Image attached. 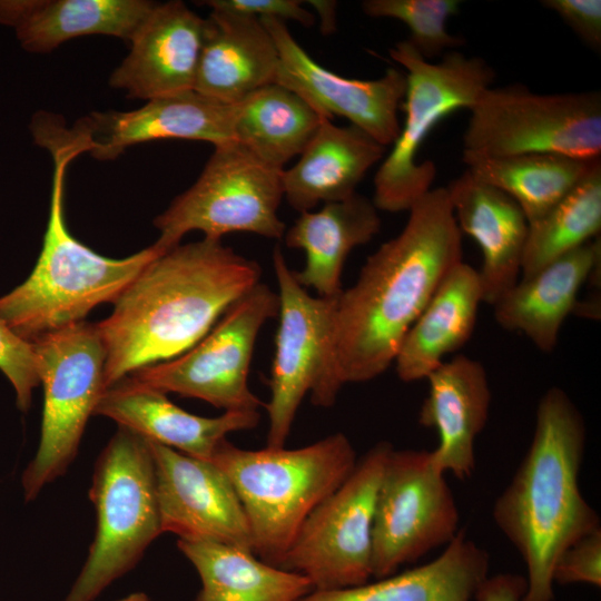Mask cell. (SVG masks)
I'll use <instances>...</instances> for the list:
<instances>
[{"instance_id":"8","label":"cell","mask_w":601,"mask_h":601,"mask_svg":"<svg viewBox=\"0 0 601 601\" xmlns=\"http://www.w3.org/2000/svg\"><path fill=\"white\" fill-rule=\"evenodd\" d=\"M469 111L462 157L601 158L600 91L538 93L520 83L491 86Z\"/></svg>"},{"instance_id":"19","label":"cell","mask_w":601,"mask_h":601,"mask_svg":"<svg viewBox=\"0 0 601 601\" xmlns=\"http://www.w3.org/2000/svg\"><path fill=\"white\" fill-rule=\"evenodd\" d=\"M95 415L189 456L211 461L227 435L255 428L259 411H227L216 417L191 414L174 404L166 393L134 377H125L101 394Z\"/></svg>"},{"instance_id":"15","label":"cell","mask_w":601,"mask_h":601,"mask_svg":"<svg viewBox=\"0 0 601 601\" xmlns=\"http://www.w3.org/2000/svg\"><path fill=\"white\" fill-rule=\"evenodd\" d=\"M260 21L278 50L277 83L296 92L322 116L346 118L386 148L395 141L406 91L404 70L391 67L373 80L341 76L316 62L295 40L286 22L274 18Z\"/></svg>"},{"instance_id":"16","label":"cell","mask_w":601,"mask_h":601,"mask_svg":"<svg viewBox=\"0 0 601 601\" xmlns=\"http://www.w3.org/2000/svg\"><path fill=\"white\" fill-rule=\"evenodd\" d=\"M147 442L162 533L254 552L246 513L227 475L210 461Z\"/></svg>"},{"instance_id":"4","label":"cell","mask_w":601,"mask_h":601,"mask_svg":"<svg viewBox=\"0 0 601 601\" xmlns=\"http://www.w3.org/2000/svg\"><path fill=\"white\" fill-rule=\"evenodd\" d=\"M33 139L53 162L47 229L29 277L0 297V319L29 342L85 321L100 304L114 303L152 259L166 253L152 244L128 257L109 258L77 240L66 225L63 191L67 168L81 152L50 131Z\"/></svg>"},{"instance_id":"26","label":"cell","mask_w":601,"mask_h":601,"mask_svg":"<svg viewBox=\"0 0 601 601\" xmlns=\"http://www.w3.org/2000/svg\"><path fill=\"white\" fill-rule=\"evenodd\" d=\"M381 229L378 209L365 196L355 194L344 200L324 204L321 209L300 213L285 230L288 248L305 253V265L294 276L304 288L319 297L342 293V273L349 253L372 240Z\"/></svg>"},{"instance_id":"28","label":"cell","mask_w":601,"mask_h":601,"mask_svg":"<svg viewBox=\"0 0 601 601\" xmlns=\"http://www.w3.org/2000/svg\"><path fill=\"white\" fill-rule=\"evenodd\" d=\"M485 549L460 530L428 563L375 579L372 583L335 590H313L299 601H474L489 577Z\"/></svg>"},{"instance_id":"25","label":"cell","mask_w":601,"mask_h":601,"mask_svg":"<svg viewBox=\"0 0 601 601\" xmlns=\"http://www.w3.org/2000/svg\"><path fill=\"white\" fill-rule=\"evenodd\" d=\"M155 4L148 0H0V23L14 29L24 50L43 53L81 36L130 41Z\"/></svg>"},{"instance_id":"40","label":"cell","mask_w":601,"mask_h":601,"mask_svg":"<svg viewBox=\"0 0 601 601\" xmlns=\"http://www.w3.org/2000/svg\"><path fill=\"white\" fill-rule=\"evenodd\" d=\"M118 601H151V599L142 592H135V593L128 594L127 597Z\"/></svg>"},{"instance_id":"27","label":"cell","mask_w":601,"mask_h":601,"mask_svg":"<svg viewBox=\"0 0 601 601\" xmlns=\"http://www.w3.org/2000/svg\"><path fill=\"white\" fill-rule=\"evenodd\" d=\"M483 293L479 273L463 260L441 282L406 333L394 359L403 382L426 380L444 356L460 349L475 327Z\"/></svg>"},{"instance_id":"18","label":"cell","mask_w":601,"mask_h":601,"mask_svg":"<svg viewBox=\"0 0 601 601\" xmlns=\"http://www.w3.org/2000/svg\"><path fill=\"white\" fill-rule=\"evenodd\" d=\"M204 30L205 18L183 1L156 2L109 85L144 100L194 90Z\"/></svg>"},{"instance_id":"22","label":"cell","mask_w":601,"mask_h":601,"mask_svg":"<svg viewBox=\"0 0 601 601\" xmlns=\"http://www.w3.org/2000/svg\"><path fill=\"white\" fill-rule=\"evenodd\" d=\"M279 56L260 19L231 11L210 10L194 90L235 104L276 82Z\"/></svg>"},{"instance_id":"20","label":"cell","mask_w":601,"mask_h":601,"mask_svg":"<svg viewBox=\"0 0 601 601\" xmlns=\"http://www.w3.org/2000/svg\"><path fill=\"white\" fill-rule=\"evenodd\" d=\"M461 233L482 252L479 273L483 303L494 305L520 279L529 223L503 190L465 169L445 187Z\"/></svg>"},{"instance_id":"34","label":"cell","mask_w":601,"mask_h":601,"mask_svg":"<svg viewBox=\"0 0 601 601\" xmlns=\"http://www.w3.org/2000/svg\"><path fill=\"white\" fill-rule=\"evenodd\" d=\"M0 371L16 392L17 406L27 411L35 388L40 384L38 362L32 343L17 335L0 319Z\"/></svg>"},{"instance_id":"2","label":"cell","mask_w":601,"mask_h":601,"mask_svg":"<svg viewBox=\"0 0 601 601\" xmlns=\"http://www.w3.org/2000/svg\"><path fill=\"white\" fill-rule=\"evenodd\" d=\"M459 229L445 187L432 188L410 209L398 235L363 265L337 297L335 348L343 384L383 374L432 295L462 262Z\"/></svg>"},{"instance_id":"13","label":"cell","mask_w":601,"mask_h":601,"mask_svg":"<svg viewBox=\"0 0 601 601\" xmlns=\"http://www.w3.org/2000/svg\"><path fill=\"white\" fill-rule=\"evenodd\" d=\"M277 293L258 283L233 304L211 329L185 353L142 367L131 377L162 393L203 400L227 411H258L248 385L257 336L278 316Z\"/></svg>"},{"instance_id":"35","label":"cell","mask_w":601,"mask_h":601,"mask_svg":"<svg viewBox=\"0 0 601 601\" xmlns=\"http://www.w3.org/2000/svg\"><path fill=\"white\" fill-rule=\"evenodd\" d=\"M553 583L601 587V528L568 546L556 559Z\"/></svg>"},{"instance_id":"30","label":"cell","mask_w":601,"mask_h":601,"mask_svg":"<svg viewBox=\"0 0 601 601\" xmlns=\"http://www.w3.org/2000/svg\"><path fill=\"white\" fill-rule=\"evenodd\" d=\"M233 107L234 141L280 170L300 155L326 118L277 82L255 90Z\"/></svg>"},{"instance_id":"38","label":"cell","mask_w":601,"mask_h":601,"mask_svg":"<svg viewBox=\"0 0 601 601\" xmlns=\"http://www.w3.org/2000/svg\"><path fill=\"white\" fill-rule=\"evenodd\" d=\"M526 591V579L515 573L489 575L475 593L474 601H521Z\"/></svg>"},{"instance_id":"33","label":"cell","mask_w":601,"mask_h":601,"mask_svg":"<svg viewBox=\"0 0 601 601\" xmlns=\"http://www.w3.org/2000/svg\"><path fill=\"white\" fill-rule=\"evenodd\" d=\"M460 7L459 0H364L361 3L368 17L403 22L411 33L407 40L428 61L465 43L446 27Z\"/></svg>"},{"instance_id":"3","label":"cell","mask_w":601,"mask_h":601,"mask_svg":"<svg viewBox=\"0 0 601 601\" xmlns=\"http://www.w3.org/2000/svg\"><path fill=\"white\" fill-rule=\"evenodd\" d=\"M585 440L579 408L562 388H549L538 404L528 452L492 511L496 526L526 568L521 601H553L556 559L601 528L579 485Z\"/></svg>"},{"instance_id":"1","label":"cell","mask_w":601,"mask_h":601,"mask_svg":"<svg viewBox=\"0 0 601 601\" xmlns=\"http://www.w3.org/2000/svg\"><path fill=\"white\" fill-rule=\"evenodd\" d=\"M260 276L257 262L221 239L204 237L157 256L97 323L106 349L105 387L185 353Z\"/></svg>"},{"instance_id":"31","label":"cell","mask_w":601,"mask_h":601,"mask_svg":"<svg viewBox=\"0 0 601 601\" xmlns=\"http://www.w3.org/2000/svg\"><path fill=\"white\" fill-rule=\"evenodd\" d=\"M466 169L503 190L521 207L529 225L541 219L601 160L558 154L462 157Z\"/></svg>"},{"instance_id":"23","label":"cell","mask_w":601,"mask_h":601,"mask_svg":"<svg viewBox=\"0 0 601 601\" xmlns=\"http://www.w3.org/2000/svg\"><path fill=\"white\" fill-rule=\"evenodd\" d=\"M597 237L519 282L494 305L496 323L519 332L540 351L552 352L565 318L575 311L580 289L600 268Z\"/></svg>"},{"instance_id":"17","label":"cell","mask_w":601,"mask_h":601,"mask_svg":"<svg viewBox=\"0 0 601 601\" xmlns=\"http://www.w3.org/2000/svg\"><path fill=\"white\" fill-rule=\"evenodd\" d=\"M70 137L100 160L127 147L162 139L234 141V107L195 90L147 100L130 111L92 112L68 128Z\"/></svg>"},{"instance_id":"11","label":"cell","mask_w":601,"mask_h":601,"mask_svg":"<svg viewBox=\"0 0 601 601\" xmlns=\"http://www.w3.org/2000/svg\"><path fill=\"white\" fill-rule=\"evenodd\" d=\"M282 171L235 141L215 146L197 180L155 218V245L167 252L193 230L210 239L229 233L283 238Z\"/></svg>"},{"instance_id":"32","label":"cell","mask_w":601,"mask_h":601,"mask_svg":"<svg viewBox=\"0 0 601 601\" xmlns=\"http://www.w3.org/2000/svg\"><path fill=\"white\" fill-rule=\"evenodd\" d=\"M601 160L541 219L529 225L521 278L599 237Z\"/></svg>"},{"instance_id":"21","label":"cell","mask_w":601,"mask_h":601,"mask_svg":"<svg viewBox=\"0 0 601 601\" xmlns=\"http://www.w3.org/2000/svg\"><path fill=\"white\" fill-rule=\"evenodd\" d=\"M426 380L428 393L418 423L440 435L439 445L431 451L433 464L464 481L475 470V440L489 418L492 397L485 368L459 355L443 362Z\"/></svg>"},{"instance_id":"39","label":"cell","mask_w":601,"mask_h":601,"mask_svg":"<svg viewBox=\"0 0 601 601\" xmlns=\"http://www.w3.org/2000/svg\"><path fill=\"white\" fill-rule=\"evenodd\" d=\"M313 8L319 19V31L327 36L336 31L337 7L334 0H309L305 1Z\"/></svg>"},{"instance_id":"7","label":"cell","mask_w":601,"mask_h":601,"mask_svg":"<svg viewBox=\"0 0 601 601\" xmlns=\"http://www.w3.org/2000/svg\"><path fill=\"white\" fill-rule=\"evenodd\" d=\"M89 497L96 532L87 560L63 601H92L130 571L162 533L148 442L119 426L99 454Z\"/></svg>"},{"instance_id":"24","label":"cell","mask_w":601,"mask_h":601,"mask_svg":"<svg viewBox=\"0 0 601 601\" xmlns=\"http://www.w3.org/2000/svg\"><path fill=\"white\" fill-rule=\"evenodd\" d=\"M323 118L295 165L282 171L284 198L299 213L356 194L367 171L382 161L386 147L362 129Z\"/></svg>"},{"instance_id":"6","label":"cell","mask_w":601,"mask_h":601,"mask_svg":"<svg viewBox=\"0 0 601 601\" xmlns=\"http://www.w3.org/2000/svg\"><path fill=\"white\" fill-rule=\"evenodd\" d=\"M388 53L406 76L401 105L404 121L376 170L372 201L378 210L400 213L408 211L431 190L436 177L432 160H417L424 140L446 116L469 110L491 87L495 72L483 58L459 50L447 51L437 62L428 61L407 39L397 41Z\"/></svg>"},{"instance_id":"9","label":"cell","mask_w":601,"mask_h":601,"mask_svg":"<svg viewBox=\"0 0 601 601\" xmlns=\"http://www.w3.org/2000/svg\"><path fill=\"white\" fill-rule=\"evenodd\" d=\"M31 343L45 401L38 450L21 475L26 502L35 500L72 463L106 390V349L97 324L82 321Z\"/></svg>"},{"instance_id":"37","label":"cell","mask_w":601,"mask_h":601,"mask_svg":"<svg viewBox=\"0 0 601 601\" xmlns=\"http://www.w3.org/2000/svg\"><path fill=\"white\" fill-rule=\"evenodd\" d=\"M210 10L231 11L249 17L274 18L286 22L293 20L304 27H312L316 17L304 8L299 0H207L200 2Z\"/></svg>"},{"instance_id":"29","label":"cell","mask_w":601,"mask_h":601,"mask_svg":"<svg viewBox=\"0 0 601 601\" xmlns=\"http://www.w3.org/2000/svg\"><path fill=\"white\" fill-rule=\"evenodd\" d=\"M177 546L200 579L195 601H299L314 590L305 577L272 565L248 550L181 539Z\"/></svg>"},{"instance_id":"36","label":"cell","mask_w":601,"mask_h":601,"mask_svg":"<svg viewBox=\"0 0 601 601\" xmlns=\"http://www.w3.org/2000/svg\"><path fill=\"white\" fill-rule=\"evenodd\" d=\"M541 4L555 12L587 47L600 51V0H543Z\"/></svg>"},{"instance_id":"14","label":"cell","mask_w":601,"mask_h":601,"mask_svg":"<svg viewBox=\"0 0 601 601\" xmlns=\"http://www.w3.org/2000/svg\"><path fill=\"white\" fill-rule=\"evenodd\" d=\"M460 513L431 451L395 450L378 485L372 526V578L391 575L459 533Z\"/></svg>"},{"instance_id":"10","label":"cell","mask_w":601,"mask_h":601,"mask_svg":"<svg viewBox=\"0 0 601 601\" xmlns=\"http://www.w3.org/2000/svg\"><path fill=\"white\" fill-rule=\"evenodd\" d=\"M279 323L269 381L268 447H283L307 394L319 407L335 404L344 385L335 348L337 297H314L298 284L280 247L273 250Z\"/></svg>"},{"instance_id":"5","label":"cell","mask_w":601,"mask_h":601,"mask_svg":"<svg viewBox=\"0 0 601 601\" xmlns=\"http://www.w3.org/2000/svg\"><path fill=\"white\" fill-rule=\"evenodd\" d=\"M357 460L348 437L334 433L298 449L245 450L225 440L210 462L242 502L254 553L279 568L304 521L349 476Z\"/></svg>"},{"instance_id":"12","label":"cell","mask_w":601,"mask_h":601,"mask_svg":"<svg viewBox=\"0 0 601 601\" xmlns=\"http://www.w3.org/2000/svg\"><path fill=\"white\" fill-rule=\"evenodd\" d=\"M390 442L361 459L342 485L302 524L279 568L308 579L314 590L359 585L372 578V526Z\"/></svg>"}]
</instances>
